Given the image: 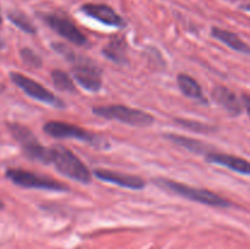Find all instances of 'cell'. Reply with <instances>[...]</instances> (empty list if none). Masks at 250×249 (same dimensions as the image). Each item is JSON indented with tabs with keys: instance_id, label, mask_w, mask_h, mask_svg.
<instances>
[{
	"instance_id": "obj_1",
	"label": "cell",
	"mask_w": 250,
	"mask_h": 249,
	"mask_svg": "<svg viewBox=\"0 0 250 249\" xmlns=\"http://www.w3.org/2000/svg\"><path fill=\"white\" fill-rule=\"evenodd\" d=\"M154 183L158 187L163 188V189L172 192L173 194H177L180 197L186 198V199L193 200V202L200 203V204L217 208H229L232 205V203L229 199L211 192V190L183 185V183L177 182V181L168 180V178L165 177H156L154 178Z\"/></svg>"
},
{
	"instance_id": "obj_2",
	"label": "cell",
	"mask_w": 250,
	"mask_h": 249,
	"mask_svg": "<svg viewBox=\"0 0 250 249\" xmlns=\"http://www.w3.org/2000/svg\"><path fill=\"white\" fill-rule=\"evenodd\" d=\"M50 164L56 170L71 180L81 183H89L92 173L78 156H76L70 149L62 145H54L50 148Z\"/></svg>"
},
{
	"instance_id": "obj_3",
	"label": "cell",
	"mask_w": 250,
	"mask_h": 249,
	"mask_svg": "<svg viewBox=\"0 0 250 249\" xmlns=\"http://www.w3.org/2000/svg\"><path fill=\"white\" fill-rule=\"evenodd\" d=\"M44 132L54 138H72L88 143L98 149L107 148V141L98 134L92 133L87 129L76 124L62 121H49L44 124Z\"/></svg>"
},
{
	"instance_id": "obj_4",
	"label": "cell",
	"mask_w": 250,
	"mask_h": 249,
	"mask_svg": "<svg viewBox=\"0 0 250 249\" xmlns=\"http://www.w3.org/2000/svg\"><path fill=\"white\" fill-rule=\"evenodd\" d=\"M93 112L97 116L109 120L124 122L131 126H150L154 117L150 114L125 105H105V106L93 107Z\"/></svg>"
},
{
	"instance_id": "obj_5",
	"label": "cell",
	"mask_w": 250,
	"mask_h": 249,
	"mask_svg": "<svg viewBox=\"0 0 250 249\" xmlns=\"http://www.w3.org/2000/svg\"><path fill=\"white\" fill-rule=\"evenodd\" d=\"M6 177L12 183L24 188H34V189H45L53 192H67L68 187L62 182L46 177V176L37 175L31 171L22 168H9L6 170Z\"/></svg>"
},
{
	"instance_id": "obj_6",
	"label": "cell",
	"mask_w": 250,
	"mask_h": 249,
	"mask_svg": "<svg viewBox=\"0 0 250 249\" xmlns=\"http://www.w3.org/2000/svg\"><path fill=\"white\" fill-rule=\"evenodd\" d=\"M9 129L12 137L19 142L23 153L29 159L41 161L43 164H50V148H45L39 143L31 129L20 124H9Z\"/></svg>"
},
{
	"instance_id": "obj_7",
	"label": "cell",
	"mask_w": 250,
	"mask_h": 249,
	"mask_svg": "<svg viewBox=\"0 0 250 249\" xmlns=\"http://www.w3.org/2000/svg\"><path fill=\"white\" fill-rule=\"evenodd\" d=\"M73 62L72 73L78 84L89 92H98L102 87V71L89 60L78 58L77 55L71 60Z\"/></svg>"
},
{
	"instance_id": "obj_8",
	"label": "cell",
	"mask_w": 250,
	"mask_h": 249,
	"mask_svg": "<svg viewBox=\"0 0 250 249\" xmlns=\"http://www.w3.org/2000/svg\"><path fill=\"white\" fill-rule=\"evenodd\" d=\"M10 78H11L12 82L20 88V89L23 90L28 97L33 98V99L39 100L42 103H45V104L51 105V106L55 107H63V102L59 99L56 95H54L50 90H48L46 88H44L41 83L36 82L32 78L26 77L24 75L19 72H11L10 73Z\"/></svg>"
},
{
	"instance_id": "obj_9",
	"label": "cell",
	"mask_w": 250,
	"mask_h": 249,
	"mask_svg": "<svg viewBox=\"0 0 250 249\" xmlns=\"http://www.w3.org/2000/svg\"><path fill=\"white\" fill-rule=\"evenodd\" d=\"M42 20L55 31L59 36L63 37L71 43L76 45H84L87 43V38L84 34L78 29V27L71 21L68 17L59 14H43L41 15Z\"/></svg>"
},
{
	"instance_id": "obj_10",
	"label": "cell",
	"mask_w": 250,
	"mask_h": 249,
	"mask_svg": "<svg viewBox=\"0 0 250 249\" xmlns=\"http://www.w3.org/2000/svg\"><path fill=\"white\" fill-rule=\"evenodd\" d=\"M83 14L87 16L92 17V19L97 20V21L102 22V23L106 24V26L111 27H124L125 21L122 17L115 11L112 7L105 4H94V2H88V4L82 5L81 7Z\"/></svg>"
},
{
	"instance_id": "obj_11",
	"label": "cell",
	"mask_w": 250,
	"mask_h": 249,
	"mask_svg": "<svg viewBox=\"0 0 250 249\" xmlns=\"http://www.w3.org/2000/svg\"><path fill=\"white\" fill-rule=\"evenodd\" d=\"M94 175L100 181L112 183V185L120 186V187L128 188V189H143L146 187V181L138 176L125 175L122 172L105 170V168H98L94 171Z\"/></svg>"
},
{
	"instance_id": "obj_12",
	"label": "cell",
	"mask_w": 250,
	"mask_h": 249,
	"mask_svg": "<svg viewBox=\"0 0 250 249\" xmlns=\"http://www.w3.org/2000/svg\"><path fill=\"white\" fill-rule=\"evenodd\" d=\"M207 160L209 163L216 164V165L225 166V167L229 168L234 172L250 176V161L243 158H239V156L222 153H208Z\"/></svg>"
},
{
	"instance_id": "obj_13",
	"label": "cell",
	"mask_w": 250,
	"mask_h": 249,
	"mask_svg": "<svg viewBox=\"0 0 250 249\" xmlns=\"http://www.w3.org/2000/svg\"><path fill=\"white\" fill-rule=\"evenodd\" d=\"M212 99L221 105L229 114L232 116H238L243 110V105H242L241 100L237 98V95L224 85H217L212 89Z\"/></svg>"
},
{
	"instance_id": "obj_14",
	"label": "cell",
	"mask_w": 250,
	"mask_h": 249,
	"mask_svg": "<svg viewBox=\"0 0 250 249\" xmlns=\"http://www.w3.org/2000/svg\"><path fill=\"white\" fill-rule=\"evenodd\" d=\"M127 50L126 39L121 36H114L103 48V54L112 62L125 65L127 62Z\"/></svg>"
},
{
	"instance_id": "obj_15",
	"label": "cell",
	"mask_w": 250,
	"mask_h": 249,
	"mask_svg": "<svg viewBox=\"0 0 250 249\" xmlns=\"http://www.w3.org/2000/svg\"><path fill=\"white\" fill-rule=\"evenodd\" d=\"M211 34L214 38H216L217 41L222 42L226 45H229V48L233 49V50L238 51V53L247 54V55H250V45L247 44L246 42L242 41L236 33L233 32L226 31V29L217 28V27H214L211 29Z\"/></svg>"
},
{
	"instance_id": "obj_16",
	"label": "cell",
	"mask_w": 250,
	"mask_h": 249,
	"mask_svg": "<svg viewBox=\"0 0 250 249\" xmlns=\"http://www.w3.org/2000/svg\"><path fill=\"white\" fill-rule=\"evenodd\" d=\"M177 84L180 87L181 92L188 98H192V99L200 100V102L204 103L205 98L203 95L202 87H200L199 83L194 80L193 77H190L189 75H186V73H180L177 77Z\"/></svg>"
},
{
	"instance_id": "obj_17",
	"label": "cell",
	"mask_w": 250,
	"mask_h": 249,
	"mask_svg": "<svg viewBox=\"0 0 250 249\" xmlns=\"http://www.w3.org/2000/svg\"><path fill=\"white\" fill-rule=\"evenodd\" d=\"M165 137L168 139V141L173 142L175 144L183 146V148L188 149V150L194 151V153H205V154H208L207 153V146L204 145V143H202L200 141H197V139L188 138V137L178 136V134H172V133L166 134Z\"/></svg>"
},
{
	"instance_id": "obj_18",
	"label": "cell",
	"mask_w": 250,
	"mask_h": 249,
	"mask_svg": "<svg viewBox=\"0 0 250 249\" xmlns=\"http://www.w3.org/2000/svg\"><path fill=\"white\" fill-rule=\"evenodd\" d=\"M7 19L17 27L21 31L26 32V33L29 34H34L36 33V27L34 24L32 23L31 20L21 11H17V10H14V11H10L7 14Z\"/></svg>"
},
{
	"instance_id": "obj_19",
	"label": "cell",
	"mask_w": 250,
	"mask_h": 249,
	"mask_svg": "<svg viewBox=\"0 0 250 249\" xmlns=\"http://www.w3.org/2000/svg\"><path fill=\"white\" fill-rule=\"evenodd\" d=\"M51 80L58 89L62 90V92H76V85L72 78L63 71L54 70L51 72Z\"/></svg>"
},
{
	"instance_id": "obj_20",
	"label": "cell",
	"mask_w": 250,
	"mask_h": 249,
	"mask_svg": "<svg viewBox=\"0 0 250 249\" xmlns=\"http://www.w3.org/2000/svg\"><path fill=\"white\" fill-rule=\"evenodd\" d=\"M176 122L178 124H181L185 128L189 129V131H194V132H214L215 127L209 126L207 124H203V122H198V121H193V120H186V119H176Z\"/></svg>"
},
{
	"instance_id": "obj_21",
	"label": "cell",
	"mask_w": 250,
	"mask_h": 249,
	"mask_svg": "<svg viewBox=\"0 0 250 249\" xmlns=\"http://www.w3.org/2000/svg\"><path fill=\"white\" fill-rule=\"evenodd\" d=\"M21 58L24 61V63L32 66V67H41L42 59L39 58L38 54L34 53L33 50L28 48H23L21 50Z\"/></svg>"
},
{
	"instance_id": "obj_22",
	"label": "cell",
	"mask_w": 250,
	"mask_h": 249,
	"mask_svg": "<svg viewBox=\"0 0 250 249\" xmlns=\"http://www.w3.org/2000/svg\"><path fill=\"white\" fill-rule=\"evenodd\" d=\"M242 100H243V104L244 106H246L247 111H248L249 116H250V95H243V98H242Z\"/></svg>"
},
{
	"instance_id": "obj_23",
	"label": "cell",
	"mask_w": 250,
	"mask_h": 249,
	"mask_svg": "<svg viewBox=\"0 0 250 249\" xmlns=\"http://www.w3.org/2000/svg\"><path fill=\"white\" fill-rule=\"evenodd\" d=\"M244 9H246V10H248V11H250V4L246 5V6H244Z\"/></svg>"
},
{
	"instance_id": "obj_24",
	"label": "cell",
	"mask_w": 250,
	"mask_h": 249,
	"mask_svg": "<svg viewBox=\"0 0 250 249\" xmlns=\"http://www.w3.org/2000/svg\"><path fill=\"white\" fill-rule=\"evenodd\" d=\"M2 208H4V205H2V203L0 202V209H2Z\"/></svg>"
},
{
	"instance_id": "obj_25",
	"label": "cell",
	"mask_w": 250,
	"mask_h": 249,
	"mask_svg": "<svg viewBox=\"0 0 250 249\" xmlns=\"http://www.w3.org/2000/svg\"><path fill=\"white\" fill-rule=\"evenodd\" d=\"M1 21H2V19H1V12H0V24H1Z\"/></svg>"
}]
</instances>
